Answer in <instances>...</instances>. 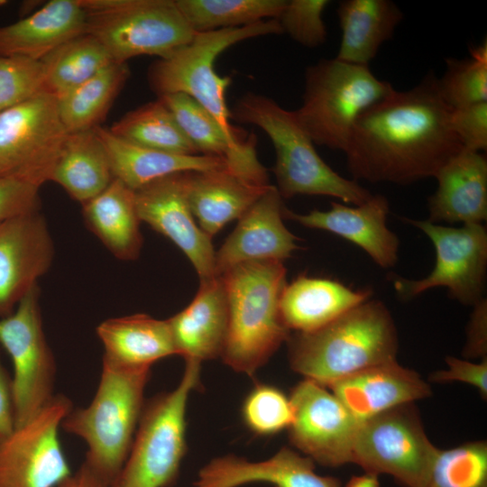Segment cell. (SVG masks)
I'll return each instance as SVG.
<instances>
[{
	"label": "cell",
	"mask_w": 487,
	"mask_h": 487,
	"mask_svg": "<svg viewBox=\"0 0 487 487\" xmlns=\"http://www.w3.org/2000/svg\"><path fill=\"white\" fill-rule=\"evenodd\" d=\"M336 14L342 37L335 58L363 66L391 39L404 16L391 0H345Z\"/></svg>",
	"instance_id": "29"
},
{
	"label": "cell",
	"mask_w": 487,
	"mask_h": 487,
	"mask_svg": "<svg viewBox=\"0 0 487 487\" xmlns=\"http://www.w3.org/2000/svg\"><path fill=\"white\" fill-rule=\"evenodd\" d=\"M200 364L186 361L182 378L171 391L144 404L126 461L112 487H169L186 454V409L198 387Z\"/></svg>",
	"instance_id": "8"
},
{
	"label": "cell",
	"mask_w": 487,
	"mask_h": 487,
	"mask_svg": "<svg viewBox=\"0 0 487 487\" xmlns=\"http://www.w3.org/2000/svg\"><path fill=\"white\" fill-rule=\"evenodd\" d=\"M394 89L369 66L323 59L306 69L302 104L294 114L315 144L344 152L360 115Z\"/></svg>",
	"instance_id": "7"
},
{
	"label": "cell",
	"mask_w": 487,
	"mask_h": 487,
	"mask_svg": "<svg viewBox=\"0 0 487 487\" xmlns=\"http://www.w3.org/2000/svg\"><path fill=\"white\" fill-rule=\"evenodd\" d=\"M35 286L10 315L0 318V346L10 356L15 427L39 412L54 397L56 365L47 343Z\"/></svg>",
	"instance_id": "13"
},
{
	"label": "cell",
	"mask_w": 487,
	"mask_h": 487,
	"mask_svg": "<svg viewBox=\"0 0 487 487\" xmlns=\"http://www.w3.org/2000/svg\"><path fill=\"white\" fill-rule=\"evenodd\" d=\"M41 60L45 90L57 97L115 62L103 43L87 32L63 43Z\"/></svg>",
	"instance_id": "34"
},
{
	"label": "cell",
	"mask_w": 487,
	"mask_h": 487,
	"mask_svg": "<svg viewBox=\"0 0 487 487\" xmlns=\"http://www.w3.org/2000/svg\"><path fill=\"white\" fill-rule=\"evenodd\" d=\"M87 12L78 0H51L19 21L0 26V56L41 60L87 32Z\"/></svg>",
	"instance_id": "25"
},
{
	"label": "cell",
	"mask_w": 487,
	"mask_h": 487,
	"mask_svg": "<svg viewBox=\"0 0 487 487\" xmlns=\"http://www.w3.org/2000/svg\"><path fill=\"white\" fill-rule=\"evenodd\" d=\"M15 428V411L12 378L0 357V437L11 434Z\"/></svg>",
	"instance_id": "45"
},
{
	"label": "cell",
	"mask_w": 487,
	"mask_h": 487,
	"mask_svg": "<svg viewBox=\"0 0 487 487\" xmlns=\"http://www.w3.org/2000/svg\"><path fill=\"white\" fill-rule=\"evenodd\" d=\"M422 231L436 251L431 272L419 280L396 277L393 286L403 299L443 287L454 299L474 305L483 298L487 268V231L482 224L445 226L429 220L402 218Z\"/></svg>",
	"instance_id": "12"
},
{
	"label": "cell",
	"mask_w": 487,
	"mask_h": 487,
	"mask_svg": "<svg viewBox=\"0 0 487 487\" xmlns=\"http://www.w3.org/2000/svg\"><path fill=\"white\" fill-rule=\"evenodd\" d=\"M187 172V171H186ZM141 222L170 239L190 261L199 280L216 277V251L190 209L185 172L156 179L135 190Z\"/></svg>",
	"instance_id": "16"
},
{
	"label": "cell",
	"mask_w": 487,
	"mask_h": 487,
	"mask_svg": "<svg viewBox=\"0 0 487 487\" xmlns=\"http://www.w3.org/2000/svg\"><path fill=\"white\" fill-rule=\"evenodd\" d=\"M68 135L57 96L46 90L0 112V178L41 188L51 180Z\"/></svg>",
	"instance_id": "11"
},
{
	"label": "cell",
	"mask_w": 487,
	"mask_h": 487,
	"mask_svg": "<svg viewBox=\"0 0 487 487\" xmlns=\"http://www.w3.org/2000/svg\"><path fill=\"white\" fill-rule=\"evenodd\" d=\"M185 185L192 214L211 239L226 224L238 220L271 186L253 183L228 168L187 171Z\"/></svg>",
	"instance_id": "24"
},
{
	"label": "cell",
	"mask_w": 487,
	"mask_h": 487,
	"mask_svg": "<svg viewBox=\"0 0 487 487\" xmlns=\"http://www.w3.org/2000/svg\"><path fill=\"white\" fill-rule=\"evenodd\" d=\"M327 0H287L276 18L282 32L293 41L308 48H317L326 41L327 31L323 13L329 5Z\"/></svg>",
	"instance_id": "40"
},
{
	"label": "cell",
	"mask_w": 487,
	"mask_h": 487,
	"mask_svg": "<svg viewBox=\"0 0 487 487\" xmlns=\"http://www.w3.org/2000/svg\"><path fill=\"white\" fill-rule=\"evenodd\" d=\"M109 130L124 141L148 149L178 155L199 154L160 98L128 112Z\"/></svg>",
	"instance_id": "33"
},
{
	"label": "cell",
	"mask_w": 487,
	"mask_h": 487,
	"mask_svg": "<svg viewBox=\"0 0 487 487\" xmlns=\"http://www.w3.org/2000/svg\"><path fill=\"white\" fill-rule=\"evenodd\" d=\"M151 368L122 367L103 360L91 403L71 409L60 427L87 446L84 464L112 485L130 452L144 407L143 393Z\"/></svg>",
	"instance_id": "6"
},
{
	"label": "cell",
	"mask_w": 487,
	"mask_h": 487,
	"mask_svg": "<svg viewBox=\"0 0 487 487\" xmlns=\"http://www.w3.org/2000/svg\"><path fill=\"white\" fill-rule=\"evenodd\" d=\"M242 418L251 432L262 436L275 435L292 422L290 400L275 386L257 384L244 400Z\"/></svg>",
	"instance_id": "38"
},
{
	"label": "cell",
	"mask_w": 487,
	"mask_h": 487,
	"mask_svg": "<svg viewBox=\"0 0 487 487\" xmlns=\"http://www.w3.org/2000/svg\"><path fill=\"white\" fill-rule=\"evenodd\" d=\"M440 95L452 109L487 101V41L470 48V56L449 58L437 78Z\"/></svg>",
	"instance_id": "36"
},
{
	"label": "cell",
	"mask_w": 487,
	"mask_h": 487,
	"mask_svg": "<svg viewBox=\"0 0 487 487\" xmlns=\"http://www.w3.org/2000/svg\"><path fill=\"white\" fill-rule=\"evenodd\" d=\"M328 388L360 423L431 394L419 374L396 360L361 370Z\"/></svg>",
	"instance_id": "20"
},
{
	"label": "cell",
	"mask_w": 487,
	"mask_h": 487,
	"mask_svg": "<svg viewBox=\"0 0 487 487\" xmlns=\"http://www.w3.org/2000/svg\"><path fill=\"white\" fill-rule=\"evenodd\" d=\"M284 204L271 185L238 219L234 230L215 254L216 275L247 262H284L299 249L298 238L283 223Z\"/></svg>",
	"instance_id": "18"
},
{
	"label": "cell",
	"mask_w": 487,
	"mask_h": 487,
	"mask_svg": "<svg viewBox=\"0 0 487 487\" xmlns=\"http://www.w3.org/2000/svg\"><path fill=\"white\" fill-rule=\"evenodd\" d=\"M96 131L106 151L114 179L134 191L175 173L228 168L218 157L163 152L131 143L101 126Z\"/></svg>",
	"instance_id": "27"
},
{
	"label": "cell",
	"mask_w": 487,
	"mask_h": 487,
	"mask_svg": "<svg viewBox=\"0 0 487 487\" xmlns=\"http://www.w3.org/2000/svg\"><path fill=\"white\" fill-rule=\"evenodd\" d=\"M452 108L429 72L415 87L394 89L358 118L344 151L354 179L408 185L435 178L464 148Z\"/></svg>",
	"instance_id": "1"
},
{
	"label": "cell",
	"mask_w": 487,
	"mask_h": 487,
	"mask_svg": "<svg viewBox=\"0 0 487 487\" xmlns=\"http://www.w3.org/2000/svg\"><path fill=\"white\" fill-rule=\"evenodd\" d=\"M438 450L409 403L360 423L352 463L367 473L391 475L405 487H425Z\"/></svg>",
	"instance_id": "10"
},
{
	"label": "cell",
	"mask_w": 487,
	"mask_h": 487,
	"mask_svg": "<svg viewBox=\"0 0 487 487\" xmlns=\"http://www.w3.org/2000/svg\"><path fill=\"white\" fill-rule=\"evenodd\" d=\"M389 212L388 199L378 194L354 207L333 201L329 210L314 209L306 214L285 207L283 217L335 234L359 246L380 267L390 269L398 262L400 241L387 226Z\"/></svg>",
	"instance_id": "19"
},
{
	"label": "cell",
	"mask_w": 487,
	"mask_h": 487,
	"mask_svg": "<svg viewBox=\"0 0 487 487\" xmlns=\"http://www.w3.org/2000/svg\"><path fill=\"white\" fill-rule=\"evenodd\" d=\"M72 409L64 395L0 437V487H58L72 473L59 439L63 418Z\"/></svg>",
	"instance_id": "14"
},
{
	"label": "cell",
	"mask_w": 487,
	"mask_h": 487,
	"mask_svg": "<svg viewBox=\"0 0 487 487\" xmlns=\"http://www.w3.org/2000/svg\"><path fill=\"white\" fill-rule=\"evenodd\" d=\"M128 77L126 63L113 62L82 84L58 96L59 115L68 133L99 126Z\"/></svg>",
	"instance_id": "32"
},
{
	"label": "cell",
	"mask_w": 487,
	"mask_h": 487,
	"mask_svg": "<svg viewBox=\"0 0 487 487\" xmlns=\"http://www.w3.org/2000/svg\"><path fill=\"white\" fill-rule=\"evenodd\" d=\"M435 179L437 188L427 201V220L472 225L487 219V160L482 152L463 149Z\"/></svg>",
	"instance_id": "22"
},
{
	"label": "cell",
	"mask_w": 487,
	"mask_h": 487,
	"mask_svg": "<svg viewBox=\"0 0 487 487\" xmlns=\"http://www.w3.org/2000/svg\"><path fill=\"white\" fill-rule=\"evenodd\" d=\"M283 262H247L221 275L228 310V328L221 355L238 372L253 375L284 343L290 331L280 313L287 283Z\"/></svg>",
	"instance_id": "3"
},
{
	"label": "cell",
	"mask_w": 487,
	"mask_h": 487,
	"mask_svg": "<svg viewBox=\"0 0 487 487\" xmlns=\"http://www.w3.org/2000/svg\"><path fill=\"white\" fill-rule=\"evenodd\" d=\"M425 487H487L486 442L439 449Z\"/></svg>",
	"instance_id": "37"
},
{
	"label": "cell",
	"mask_w": 487,
	"mask_h": 487,
	"mask_svg": "<svg viewBox=\"0 0 487 487\" xmlns=\"http://www.w3.org/2000/svg\"><path fill=\"white\" fill-rule=\"evenodd\" d=\"M58 487H112L97 477L84 463Z\"/></svg>",
	"instance_id": "46"
},
{
	"label": "cell",
	"mask_w": 487,
	"mask_h": 487,
	"mask_svg": "<svg viewBox=\"0 0 487 487\" xmlns=\"http://www.w3.org/2000/svg\"><path fill=\"white\" fill-rule=\"evenodd\" d=\"M372 295L370 289H354L335 280L300 274L286 283L281 292L280 317L289 331L309 333L329 324Z\"/></svg>",
	"instance_id": "26"
},
{
	"label": "cell",
	"mask_w": 487,
	"mask_h": 487,
	"mask_svg": "<svg viewBox=\"0 0 487 487\" xmlns=\"http://www.w3.org/2000/svg\"><path fill=\"white\" fill-rule=\"evenodd\" d=\"M283 33L277 19L238 28L196 32L188 44L160 58L148 72L151 88L158 96L182 93L196 100L216 121L232 145L243 153H256V138L231 124L225 92L231 77L215 69L220 53L242 41Z\"/></svg>",
	"instance_id": "4"
},
{
	"label": "cell",
	"mask_w": 487,
	"mask_h": 487,
	"mask_svg": "<svg viewBox=\"0 0 487 487\" xmlns=\"http://www.w3.org/2000/svg\"><path fill=\"white\" fill-rule=\"evenodd\" d=\"M113 179L109 159L96 128L69 133L51 180L83 205L102 192Z\"/></svg>",
	"instance_id": "31"
},
{
	"label": "cell",
	"mask_w": 487,
	"mask_h": 487,
	"mask_svg": "<svg viewBox=\"0 0 487 487\" xmlns=\"http://www.w3.org/2000/svg\"><path fill=\"white\" fill-rule=\"evenodd\" d=\"M231 117L261 128L275 149L272 169L282 198L298 195L327 196L360 205L372 194L355 179L335 171L317 153L314 142L299 124L294 111L273 99L247 93L234 104Z\"/></svg>",
	"instance_id": "5"
},
{
	"label": "cell",
	"mask_w": 487,
	"mask_h": 487,
	"mask_svg": "<svg viewBox=\"0 0 487 487\" xmlns=\"http://www.w3.org/2000/svg\"><path fill=\"white\" fill-rule=\"evenodd\" d=\"M96 334L104 346L103 360L128 368H151L177 354L168 320L134 314L103 321Z\"/></svg>",
	"instance_id": "28"
},
{
	"label": "cell",
	"mask_w": 487,
	"mask_h": 487,
	"mask_svg": "<svg viewBox=\"0 0 487 487\" xmlns=\"http://www.w3.org/2000/svg\"><path fill=\"white\" fill-rule=\"evenodd\" d=\"M253 482L274 487H341L337 478L316 473L310 458L287 447L264 461L234 455L216 458L200 469L195 487H239Z\"/></svg>",
	"instance_id": "21"
},
{
	"label": "cell",
	"mask_w": 487,
	"mask_h": 487,
	"mask_svg": "<svg viewBox=\"0 0 487 487\" xmlns=\"http://www.w3.org/2000/svg\"><path fill=\"white\" fill-rule=\"evenodd\" d=\"M40 188L12 178H0V223L39 211Z\"/></svg>",
	"instance_id": "42"
},
{
	"label": "cell",
	"mask_w": 487,
	"mask_h": 487,
	"mask_svg": "<svg viewBox=\"0 0 487 487\" xmlns=\"http://www.w3.org/2000/svg\"><path fill=\"white\" fill-rule=\"evenodd\" d=\"M41 60L0 56V112L15 106L45 90Z\"/></svg>",
	"instance_id": "39"
},
{
	"label": "cell",
	"mask_w": 487,
	"mask_h": 487,
	"mask_svg": "<svg viewBox=\"0 0 487 487\" xmlns=\"http://www.w3.org/2000/svg\"><path fill=\"white\" fill-rule=\"evenodd\" d=\"M288 344L291 368L328 387L361 370L396 360L399 340L389 308L369 299L317 330L289 335Z\"/></svg>",
	"instance_id": "2"
},
{
	"label": "cell",
	"mask_w": 487,
	"mask_h": 487,
	"mask_svg": "<svg viewBox=\"0 0 487 487\" xmlns=\"http://www.w3.org/2000/svg\"><path fill=\"white\" fill-rule=\"evenodd\" d=\"M83 217L91 232L118 259H136L142 237L135 204V191L117 179L83 204Z\"/></svg>",
	"instance_id": "30"
},
{
	"label": "cell",
	"mask_w": 487,
	"mask_h": 487,
	"mask_svg": "<svg viewBox=\"0 0 487 487\" xmlns=\"http://www.w3.org/2000/svg\"><path fill=\"white\" fill-rule=\"evenodd\" d=\"M379 475L365 472L361 475L353 476L345 487H380Z\"/></svg>",
	"instance_id": "47"
},
{
	"label": "cell",
	"mask_w": 487,
	"mask_h": 487,
	"mask_svg": "<svg viewBox=\"0 0 487 487\" xmlns=\"http://www.w3.org/2000/svg\"><path fill=\"white\" fill-rule=\"evenodd\" d=\"M291 443L313 462L337 467L352 463L360 422L325 386L306 379L289 397Z\"/></svg>",
	"instance_id": "15"
},
{
	"label": "cell",
	"mask_w": 487,
	"mask_h": 487,
	"mask_svg": "<svg viewBox=\"0 0 487 487\" xmlns=\"http://www.w3.org/2000/svg\"><path fill=\"white\" fill-rule=\"evenodd\" d=\"M451 125L464 150L487 149V101L453 109Z\"/></svg>",
	"instance_id": "41"
},
{
	"label": "cell",
	"mask_w": 487,
	"mask_h": 487,
	"mask_svg": "<svg viewBox=\"0 0 487 487\" xmlns=\"http://www.w3.org/2000/svg\"><path fill=\"white\" fill-rule=\"evenodd\" d=\"M195 32L238 28L276 19L286 0H175Z\"/></svg>",
	"instance_id": "35"
},
{
	"label": "cell",
	"mask_w": 487,
	"mask_h": 487,
	"mask_svg": "<svg viewBox=\"0 0 487 487\" xmlns=\"http://www.w3.org/2000/svg\"><path fill=\"white\" fill-rule=\"evenodd\" d=\"M54 256L52 239L39 211L0 223V318L38 285Z\"/></svg>",
	"instance_id": "17"
},
{
	"label": "cell",
	"mask_w": 487,
	"mask_h": 487,
	"mask_svg": "<svg viewBox=\"0 0 487 487\" xmlns=\"http://www.w3.org/2000/svg\"><path fill=\"white\" fill-rule=\"evenodd\" d=\"M447 370L434 372L431 380L435 382L463 381L479 390L482 397L487 395V360L473 363L467 360L448 356L446 359Z\"/></svg>",
	"instance_id": "43"
},
{
	"label": "cell",
	"mask_w": 487,
	"mask_h": 487,
	"mask_svg": "<svg viewBox=\"0 0 487 487\" xmlns=\"http://www.w3.org/2000/svg\"><path fill=\"white\" fill-rule=\"evenodd\" d=\"M487 301L482 298L473 305L467 328L464 354L470 357H486Z\"/></svg>",
	"instance_id": "44"
},
{
	"label": "cell",
	"mask_w": 487,
	"mask_h": 487,
	"mask_svg": "<svg viewBox=\"0 0 487 487\" xmlns=\"http://www.w3.org/2000/svg\"><path fill=\"white\" fill-rule=\"evenodd\" d=\"M188 306L168 319L177 354L198 362L221 357L228 328L226 294L220 276L199 280Z\"/></svg>",
	"instance_id": "23"
},
{
	"label": "cell",
	"mask_w": 487,
	"mask_h": 487,
	"mask_svg": "<svg viewBox=\"0 0 487 487\" xmlns=\"http://www.w3.org/2000/svg\"><path fill=\"white\" fill-rule=\"evenodd\" d=\"M87 12V33L115 62L152 55L163 58L195 35L175 0H78Z\"/></svg>",
	"instance_id": "9"
}]
</instances>
